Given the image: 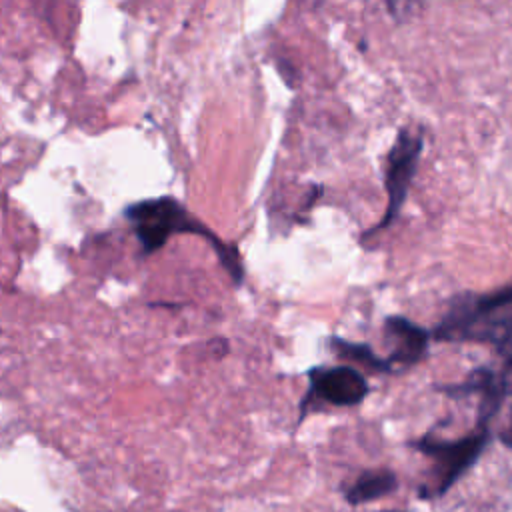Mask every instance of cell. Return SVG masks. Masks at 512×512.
I'll return each mask as SVG.
<instances>
[{
    "instance_id": "3957f363",
    "label": "cell",
    "mask_w": 512,
    "mask_h": 512,
    "mask_svg": "<svg viewBox=\"0 0 512 512\" xmlns=\"http://www.w3.org/2000/svg\"><path fill=\"white\" fill-rule=\"evenodd\" d=\"M422 134L414 132L410 128H402L388 152V160H386V178H384V186H386V212L384 218L380 222L378 228H386L388 224H392V220L398 216L416 164H418V156L422 152Z\"/></svg>"
},
{
    "instance_id": "52a82bcc",
    "label": "cell",
    "mask_w": 512,
    "mask_h": 512,
    "mask_svg": "<svg viewBox=\"0 0 512 512\" xmlns=\"http://www.w3.org/2000/svg\"><path fill=\"white\" fill-rule=\"evenodd\" d=\"M330 346L332 350L340 356V358H346V360H352L368 370H374V372H392V368L388 366L386 358H380L376 356V352L368 346V344H362V342H350V340H342V338H330Z\"/></svg>"
},
{
    "instance_id": "ba28073f",
    "label": "cell",
    "mask_w": 512,
    "mask_h": 512,
    "mask_svg": "<svg viewBox=\"0 0 512 512\" xmlns=\"http://www.w3.org/2000/svg\"><path fill=\"white\" fill-rule=\"evenodd\" d=\"M500 440H502L508 448H512V412H510V418H508V422H506V426H504V430H502V434H500Z\"/></svg>"
},
{
    "instance_id": "277c9868",
    "label": "cell",
    "mask_w": 512,
    "mask_h": 512,
    "mask_svg": "<svg viewBox=\"0 0 512 512\" xmlns=\"http://www.w3.org/2000/svg\"><path fill=\"white\" fill-rule=\"evenodd\" d=\"M308 394L302 402L320 400L330 406H356L368 394V382L364 374L352 366H316L308 370Z\"/></svg>"
},
{
    "instance_id": "7a4b0ae2",
    "label": "cell",
    "mask_w": 512,
    "mask_h": 512,
    "mask_svg": "<svg viewBox=\"0 0 512 512\" xmlns=\"http://www.w3.org/2000/svg\"><path fill=\"white\" fill-rule=\"evenodd\" d=\"M490 432L486 424H480L478 430L456 438V440H442V438H420L414 446L432 460L430 482L422 486V498H438L446 494L464 472H468L488 444Z\"/></svg>"
},
{
    "instance_id": "6da1fadb",
    "label": "cell",
    "mask_w": 512,
    "mask_h": 512,
    "mask_svg": "<svg viewBox=\"0 0 512 512\" xmlns=\"http://www.w3.org/2000/svg\"><path fill=\"white\" fill-rule=\"evenodd\" d=\"M126 218L134 224L136 238L146 254L162 248L172 234H200L208 238L216 250L222 266L228 270L236 284L242 282V260L234 246L224 244L214 232H210L202 222L188 214V210L174 198L162 196L152 200H142L126 208Z\"/></svg>"
},
{
    "instance_id": "5b68a950",
    "label": "cell",
    "mask_w": 512,
    "mask_h": 512,
    "mask_svg": "<svg viewBox=\"0 0 512 512\" xmlns=\"http://www.w3.org/2000/svg\"><path fill=\"white\" fill-rule=\"evenodd\" d=\"M384 338L390 344V354L386 358L388 366L410 368L424 358L428 346V332L402 316H388L384 322Z\"/></svg>"
},
{
    "instance_id": "8992f818",
    "label": "cell",
    "mask_w": 512,
    "mask_h": 512,
    "mask_svg": "<svg viewBox=\"0 0 512 512\" xmlns=\"http://www.w3.org/2000/svg\"><path fill=\"white\" fill-rule=\"evenodd\" d=\"M398 486V478L392 470L378 468V470H364L356 476V480L346 488V502L352 506L368 504L372 500L384 498L394 492Z\"/></svg>"
}]
</instances>
